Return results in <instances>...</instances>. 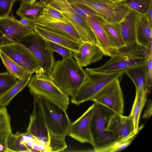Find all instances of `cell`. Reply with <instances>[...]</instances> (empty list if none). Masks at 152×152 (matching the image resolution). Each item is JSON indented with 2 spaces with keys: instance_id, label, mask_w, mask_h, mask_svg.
<instances>
[{
  "instance_id": "6da1fadb",
  "label": "cell",
  "mask_w": 152,
  "mask_h": 152,
  "mask_svg": "<svg viewBox=\"0 0 152 152\" xmlns=\"http://www.w3.org/2000/svg\"><path fill=\"white\" fill-rule=\"evenodd\" d=\"M84 77V69L72 57L55 62L49 75L58 88L71 97L81 86Z\"/></svg>"
},
{
  "instance_id": "7a4b0ae2",
  "label": "cell",
  "mask_w": 152,
  "mask_h": 152,
  "mask_svg": "<svg viewBox=\"0 0 152 152\" xmlns=\"http://www.w3.org/2000/svg\"><path fill=\"white\" fill-rule=\"evenodd\" d=\"M152 54V48L144 47L136 42L118 49L115 54L101 66L91 68L103 72L121 70L145 62Z\"/></svg>"
},
{
  "instance_id": "3957f363",
  "label": "cell",
  "mask_w": 152,
  "mask_h": 152,
  "mask_svg": "<svg viewBox=\"0 0 152 152\" xmlns=\"http://www.w3.org/2000/svg\"><path fill=\"white\" fill-rule=\"evenodd\" d=\"M94 110L90 125V130L96 152H108L115 142L113 134L107 129L111 116L114 112L106 107L95 102Z\"/></svg>"
},
{
  "instance_id": "277c9868",
  "label": "cell",
  "mask_w": 152,
  "mask_h": 152,
  "mask_svg": "<svg viewBox=\"0 0 152 152\" xmlns=\"http://www.w3.org/2000/svg\"><path fill=\"white\" fill-rule=\"evenodd\" d=\"M84 72L83 83L75 94L71 97V102L76 105L90 101L104 86L116 79H120L124 73V70L103 72L90 68H86Z\"/></svg>"
},
{
  "instance_id": "5b68a950",
  "label": "cell",
  "mask_w": 152,
  "mask_h": 152,
  "mask_svg": "<svg viewBox=\"0 0 152 152\" xmlns=\"http://www.w3.org/2000/svg\"><path fill=\"white\" fill-rule=\"evenodd\" d=\"M36 96L50 136V141L55 138L65 140L71 123L66 110L43 96Z\"/></svg>"
},
{
  "instance_id": "8992f818",
  "label": "cell",
  "mask_w": 152,
  "mask_h": 152,
  "mask_svg": "<svg viewBox=\"0 0 152 152\" xmlns=\"http://www.w3.org/2000/svg\"><path fill=\"white\" fill-rule=\"evenodd\" d=\"M19 43L28 50L39 63L40 68L36 74L49 77L55 61L53 52L46 40L34 31L23 37Z\"/></svg>"
},
{
  "instance_id": "52a82bcc",
  "label": "cell",
  "mask_w": 152,
  "mask_h": 152,
  "mask_svg": "<svg viewBox=\"0 0 152 152\" xmlns=\"http://www.w3.org/2000/svg\"><path fill=\"white\" fill-rule=\"evenodd\" d=\"M61 12L77 33L82 42L92 43L100 48L98 39L88 22L73 9L67 0H39Z\"/></svg>"
},
{
  "instance_id": "ba28073f",
  "label": "cell",
  "mask_w": 152,
  "mask_h": 152,
  "mask_svg": "<svg viewBox=\"0 0 152 152\" xmlns=\"http://www.w3.org/2000/svg\"><path fill=\"white\" fill-rule=\"evenodd\" d=\"M28 86L32 95L43 96L65 110L68 109L69 103V96L58 88L49 77L36 74L31 77Z\"/></svg>"
},
{
  "instance_id": "9c48e42d",
  "label": "cell",
  "mask_w": 152,
  "mask_h": 152,
  "mask_svg": "<svg viewBox=\"0 0 152 152\" xmlns=\"http://www.w3.org/2000/svg\"><path fill=\"white\" fill-rule=\"evenodd\" d=\"M120 78L106 85L91 99L108 108L114 113L123 115L124 102Z\"/></svg>"
},
{
  "instance_id": "30bf717a",
  "label": "cell",
  "mask_w": 152,
  "mask_h": 152,
  "mask_svg": "<svg viewBox=\"0 0 152 152\" xmlns=\"http://www.w3.org/2000/svg\"><path fill=\"white\" fill-rule=\"evenodd\" d=\"M34 31V28L25 26L13 16L0 17V48L18 43L25 35Z\"/></svg>"
},
{
  "instance_id": "8fae6325",
  "label": "cell",
  "mask_w": 152,
  "mask_h": 152,
  "mask_svg": "<svg viewBox=\"0 0 152 152\" xmlns=\"http://www.w3.org/2000/svg\"><path fill=\"white\" fill-rule=\"evenodd\" d=\"M34 98V109L31 115L26 132L39 142L45 146L47 152H50V136L41 109L36 95Z\"/></svg>"
},
{
  "instance_id": "7c38bea8",
  "label": "cell",
  "mask_w": 152,
  "mask_h": 152,
  "mask_svg": "<svg viewBox=\"0 0 152 152\" xmlns=\"http://www.w3.org/2000/svg\"><path fill=\"white\" fill-rule=\"evenodd\" d=\"M0 50L28 73H36L40 69L39 63L34 55L19 43L3 47Z\"/></svg>"
},
{
  "instance_id": "4fadbf2b",
  "label": "cell",
  "mask_w": 152,
  "mask_h": 152,
  "mask_svg": "<svg viewBox=\"0 0 152 152\" xmlns=\"http://www.w3.org/2000/svg\"><path fill=\"white\" fill-rule=\"evenodd\" d=\"M95 106L94 102L76 121L71 123L67 135L81 143H88L94 146L90 125Z\"/></svg>"
},
{
  "instance_id": "5bb4252c",
  "label": "cell",
  "mask_w": 152,
  "mask_h": 152,
  "mask_svg": "<svg viewBox=\"0 0 152 152\" xmlns=\"http://www.w3.org/2000/svg\"><path fill=\"white\" fill-rule=\"evenodd\" d=\"M69 3L87 6L103 15L110 21L119 23L129 9L123 3L111 4L93 0H67Z\"/></svg>"
},
{
  "instance_id": "9a60e30c",
  "label": "cell",
  "mask_w": 152,
  "mask_h": 152,
  "mask_svg": "<svg viewBox=\"0 0 152 152\" xmlns=\"http://www.w3.org/2000/svg\"><path fill=\"white\" fill-rule=\"evenodd\" d=\"M107 129L113 134L115 142H121L139 132H134V124L130 115L125 116L115 113L110 118Z\"/></svg>"
},
{
  "instance_id": "2e32d148",
  "label": "cell",
  "mask_w": 152,
  "mask_h": 152,
  "mask_svg": "<svg viewBox=\"0 0 152 152\" xmlns=\"http://www.w3.org/2000/svg\"><path fill=\"white\" fill-rule=\"evenodd\" d=\"M31 21L34 24L44 26L72 39L82 42L77 33L70 23L53 18L42 14Z\"/></svg>"
},
{
  "instance_id": "e0dca14e",
  "label": "cell",
  "mask_w": 152,
  "mask_h": 152,
  "mask_svg": "<svg viewBox=\"0 0 152 152\" xmlns=\"http://www.w3.org/2000/svg\"><path fill=\"white\" fill-rule=\"evenodd\" d=\"M104 55L99 47L89 42H82L78 52L73 53L72 57L83 67L99 61Z\"/></svg>"
},
{
  "instance_id": "ac0fdd59",
  "label": "cell",
  "mask_w": 152,
  "mask_h": 152,
  "mask_svg": "<svg viewBox=\"0 0 152 152\" xmlns=\"http://www.w3.org/2000/svg\"><path fill=\"white\" fill-rule=\"evenodd\" d=\"M34 31L46 40L59 44L73 53L78 52L81 43L76 41L44 26L34 24Z\"/></svg>"
},
{
  "instance_id": "d6986e66",
  "label": "cell",
  "mask_w": 152,
  "mask_h": 152,
  "mask_svg": "<svg viewBox=\"0 0 152 152\" xmlns=\"http://www.w3.org/2000/svg\"><path fill=\"white\" fill-rule=\"evenodd\" d=\"M87 20L98 39L104 55L111 57L114 56L117 50L114 49L110 44L105 31L99 21L98 17L88 15Z\"/></svg>"
},
{
  "instance_id": "ffe728a7",
  "label": "cell",
  "mask_w": 152,
  "mask_h": 152,
  "mask_svg": "<svg viewBox=\"0 0 152 152\" xmlns=\"http://www.w3.org/2000/svg\"><path fill=\"white\" fill-rule=\"evenodd\" d=\"M140 14L130 10L119 22L122 37L125 45L136 42V25Z\"/></svg>"
},
{
  "instance_id": "44dd1931",
  "label": "cell",
  "mask_w": 152,
  "mask_h": 152,
  "mask_svg": "<svg viewBox=\"0 0 152 152\" xmlns=\"http://www.w3.org/2000/svg\"><path fill=\"white\" fill-rule=\"evenodd\" d=\"M152 24L145 15L140 14L136 22V42L146 48H152Z\"/></svg>"
},
{
  "instance_id": "7402d4cb",
  "label": "cell",
  "mask_w": 152,
  "mask_h": 152,
  "mask_svg": "<svg viewBox=\"0 0 152 152\" xmlns=\"http://www.w3.org/2000/svg\"><path fill=\"white\" fill-rule=\"evenodd\" d=\"M98 18L105 31L112 47L117 50L125 46L119 23L112 21L105 18L99 17Z\"/></svg>"
},
{
  "instance_id": "603a6c76",
  "label": "cell",
  "mask_w": 152,
  "mask_h": 152,
  "mask_svg": "<svg viewBox=\"0 0 152 152\" xmlns=\"http://www.w3.org/2000/svg\"><path fill=\"white\" fill-rule=\"evenodd\" d=\"M145 61L126 69L124 70V71L134 83L136 90H142L146 92Z\"/></svg>"
},
{
  "instance_id": "cb8c5ba5",
  "label": "cell",
  "mask_w": 152,
  "mask_h": 152,
  "mask_svg": "<svg viewBox=\"0 0 152 152\" xmlns=\"http://www.w3.org/2000/svg\"><path fill=\"white\" fill-rule=\"evenodd\" d=\"M45 7V4L40 1L30 3L22 0L16 12V14L21 18L32 20L41 15Z\"/></svg>"
},
{
  "instance_id": "d4e9b609",
  "label": "cell",
  "mask_w": 152,
  "mask_h": 152,
  "mask_svg": "<svg viewBox=\"0 0 152 152\" xmlns=\"http://www.w3.org/2000/svg\"><path fill=\"white\" fill-rule=\"evenodd\" d=\"M29 133L17 132L15 134L12 133L7 141V147L4 152H29L26 144L29 141L34 139Z\"/></svg>"
},
{
  "instance_id": "484cf974",
  "label": "cell",
  "mask_w": 152,
  "mask_h": 152,
  "mask_svg": "<svg viewBox=\"0 0 152 152\" xmlns=\"http://www.w3.org/2000/svg\"><path fill=\"white\" fill-rule=\"evenodd\" d=\"M147 94L143 90H136L135 100L130 115L133 123L134 132H139L144 126H139L138 124L141 113L147 100Z\"/></svg>"
},
{
  "instance_id": "4316f807",
  "label": "cell",
  "mask_w": 152,
  "mask_h": 152,
  "mask_svg": "<svg viewBox=\"0 0 152 152\" xmlns=\"http://www.w3.org/2000/svg\"><path fill=\"white\" fill-rule=\"evenodd\" d=\"M32 74L28 73L23 78L18 79L13 86L0 96V107L9 105L14 97L28 85Z\"/></svg>"
},
{
  "instance_id": "83f0119b",
  "label": "cell",
  "mask_w": 152,
  "mask_h": 152,
  "mask_svg": "<svg viewBox=\"0 0 152 152\" xmlns=\"http://www.w3.org/2000/svg\"><path fill=\"white\" fill-rule=\"evenodd\" d=\"M11 117L6 107H0V140L7 142L12 133Z\"/></svg>"
},
{
  "instance_id": "f1b7e54d",
  "label": "cell",
  "mask_w": 152,
  "mask_h": 152,
  "mask_svg": "<svg viewBox=\"0 0 152 152\" xmlns=\"http://www.w3.org/2000/svg\"><path fill=\"white\" fill-rule=\"evenodd\" d=\"M0 57L8 72L18 80L29 73L0 50Z\"/></svg>"
},
{
  "instance_id": "f546056e",
  "label": "cell",
  "mask_w": 152,
  "mask_h": 152,
  "mask_svg": "<svg viewBox=\"0 0 152 152\" xmlns=\"http://www.w3.org/2000/svg\"><path fill=\"white\" fill-rule=\"evenodd\" d=\"M123 3L130 10L145 15L152 6V0H124Z\"/></svg>"
},
{
  "instance_id": "4dcf8cb0",
  "label": "cell",
  "mask_w": 152,
  "mask_h": 152,
  "mask_svg": "<svg viewBox=\"0 0 152 152\" xmlns=\"http://www.w3.org/2000/svg\"><path fill=\"white\" fill-rule=\"evenodd\" d=\"M18 80L8 72L0 73V96L17 82Z\"/></svg>"
},
{
  "instance_id": "1f68e13d",
  "label": "cell",
  "mask_w": 152,
  "mask_h": 152,
  "mask_svg": "<svg viewBox=\"0 0 152 152\" xmlns=\"http://www.w3.org/2000/svg\"><path fill=\"white\" fill-rule=\"evenodd\" d=\"M46 40L51 50L53 52H56L60 54L63 58L72 57V52L69 49L59 44Z\"/></svg>"
},
{
  "instance_id": "d6a6232c",
  "label": "cell",
  "mask_w": 152,
  "mask_h": 152,
  "mask_svg": "<svg viewBox=\"0 0 152 152\" xmlns=\"http://www.w3.org/2000/svg\"><path fill=\"white\" fill-rule=\"evenodd\" d=\"M18 0H0V17L13 16V6Z\"/></svg>"
},
{
  "instance_id": "836d02e7",
  "label": "cell",
  "mask_w": 152,
  "mask_h": 152,
  "mask_svg": "<svg viewBox=\"0 0 152 152\" xmlns=\"http://www.w3.org/2000/svg\"><path fill=\"white\" fill-rule=\"evenodd\" d=\"M45 4V7L42 14L53 18L69 23L68 20L58 11L50 5Z\"/></svg>"
},
{
  "instance_id": "e575fe53",
  "label": "cell",
  "mask_w": 152,
  "mask_h": 152,
  "mask_svg": "<svg viewBox=\"0 0 152 152\" xmlns=\"http://www.w3.org/2000/svg\"><path fill=\"white\" fill-rule=\"evenodd\" d=\"M147 94L150 93L152 88V54L150 55L145 61Z\"/></svg>"
},
{
  "instance_id": "d590c367",
  "label": "cell",
  "mask_w": 152,
  "mask_h": 152,
  "mask_svg": "<svg viewBox=\"0 0 152 152\" xmlns=\"http://www.w3.org/2000/svg\"><path fill=\"white\" fill-rule=\"evenodd\" d=\"M138 133H135L121 142H115L111 147L109 152L120 151L127 147L133 140Z\"/></svg>"
},
{
  "instance_id": "8d00e7d4",
  "label": "cell",
  "mask_w": 152,
  "mask_h": 152,
  "mask_svg": "<svg viewBox=\"0 0 152 152\" xmlns=\"http://www.w3.org/2000/svg\"><path fill=\"white\" fill-rule=\"evenodd\" d=\"M69 3L72 7L77 13L83 17L86 20L88 21L87 16L81 9L76 5L75 3Z\"/></svg>"
},
{
  "instance_id": "74e56055",
  "label": "cell",
  "mask_w": 152,
  "mask_h": 152,
  "mask_svg": "<svg viewBox=\"0 0 152 152\" xmlns=\"http://www.w3.org/2000/svg\"><path fill=\"white\" fill-rule=\"evenodd\" d=\"M152 102L149 100L147 104V107L145 110L143 116V118H149L152 114Z\"/></svg>"
},
{
  "instance_id": "f35d334b",
  "label": "cell",
  "mask_w": 152,
  "mask_h": 152,
  "mask_svg": "<svg viewBox=\"0 0 152 152\" xmlns=\"http://www.w3.org/2000/svg\"><path fill=\"white\" fill-rule=\"evenodd\" d=\"M21 19L20 20H19L20 23L25 26H29L34 28L35 25L32 21L24 18H21Z\"/></svg>"
},
{
  "instance_id": "ab89813d",
  "label": "cell",
  "mask_w": 152,
  "mask_h": 152,
  "mask_svg": "<svg viewBox=\"0 0 152 152\" xmlns=\"http://www.w3.org/2000/svg\"><path fill=\"white\" fill-rule=\"evenodd\" d=\"M95 1L111 4H122L116 0H93Z\"/></svg>"
},
{
  "instance_id": "60d3db41",
  "label": "cell",
  "mask_w": 152,
  "mask_h": 152,
  "mask_svg": "<svg viewBox=\"0 0 152 152\" xmlns=\"http://www.w3.org/2000/svg\"><path fill=\"white\" fill-rule=\"evenodd\" d=\"M145 15L150 23L152 24V6L151 7Z\"/></svg>"
},
{
  "instance_id": "b9f144b4",
  "label": "cell",
  "mask_w": 152,
  "mask_h": 152,
  "mask_svg": "<svg viewBox=\"0 0 152 152\" xmlns=\"http://www.w3.org/2000/svg\"><path fill=\"white\" fill-rule=\"evenodd\" d=\"M5 148V147L4 144L0 143V152H4Z\"/></svg>"
},
{
  "instance_id": "7bdbcfd3",
  "label": "cell",
  "mask_w": 152,
  "mask_h": 152,
  "mask_svg": "<svg viewBox=\"0 0 152 152\" xmlns=\"http://www.w3.org/2000/svg\"><path fill=\"white\" fill-rule=\"evenodd\" d=\"M0 143L2 144L6 147H7V142H6L0 140Z\"/></svg>"
},
{
  "instance_id": "ee69618b",
  "label": "cell",
  "mask_w": 152,
  "mask_h": 152,
  "mask_svg": "<svg viewBox=\"0 0 152 152\" xmlns=\"http://www.w3.org/2000/svg\"><path fill=\"white\" fill-rule=\"evenodd\" d=\"M25 0L26 1L30 3H33L36 2V0Z\"/></svg>"
},
{
  "instance_id": "f6af8a7d",
  "label": "cell",
  "mask_w": 152,
  "mask_h": 152,
  "mask_svg": "<svg viewBox=\"0 0 152 152\" xmlns=\"http://www.w3.org/2000/svg\"><path fill=\"white\" fill-rule=\"evenodd\" d=\"M119 2H120L121 3H123V2L124 1V0H116Z\"/></svg>"
},
{
  "instance_id": "bcb514c9",
  "label": "cell",
  "mask_w": 152,
  "mask_h": 152,
  "mask_svg": "<svg viewBox=\"0 0 152 152\" xmlns=\"http://www.w3.org/2000/svg\"><path fill=\"white\" fill-rule=\"evenodd\" d=\"M22 0H20V1H22Z\"/></svg>"
},
{
  "instance_id": "7dc6e473",
  "label": "cell",
  "mask_w": 152,
  "mask_h": 152,
  "mask_svg": "<svg viewBox=\"0 0 152 152\" xmlns=\"http://www.w3.org/2000/svg\"></svg>"
}]
</instances>
